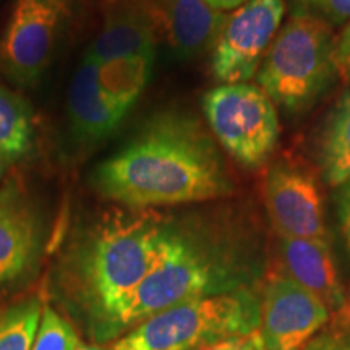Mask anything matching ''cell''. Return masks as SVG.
I'll use <instances>...</instances> for the list:
<instances>
[{"label": "cell", "mask_w": 350, "mask_h": 350, "mask_svg": "<svg viewBox=\"0 0 350 350\" xmlns=\"http://www.w3.org/2000/svg\"><path fill=\"white\" fill-rule=\"evenodd\" d=\"M91 185L129 209L200 203L234 191L211 133L188 112L152 116L124 146L96 165Z\"/></svg>", "instance_id": "cell-1"}, {"label": "cell", "mask_w": 350, "mask_h": 350, "mask_svg": "<svg viewBox=\"0 0 350 350\" xmlns=\"http://www.w3.org/2000/svg\"><path fill=\"white\" fill-rule=\"evenodd\" d=\"M169 221L151 209L104 214L75 239L60 279L107 325L156 265Z\"/></svg>", "instance_id": "cell-2"}, {"label": "cell", "mask_w": 350, "mask_h": 350, "mask_svg": "<svg viewBox=\"0 0 350 350\" xmlns=\"http://www.w3.org/2000/svg\"><path fill=\"white\" fill-rule=\"evenodd\" d=\"M232 282V269L211 243L169 222L156 265L113 313L109 325L137 326L170 306L222 294Z\"/></svg>", "instance_id": "cell-3"}, {"label": "cell", "mask_w": 350, "mask_h": 350, "mask_svg": "<svg viewBox=\"0 0 350 350\" xmlns=\"http://www.w3.org/2000/svg\"><path fill=\"white\" fill-rule=\"evenodd\" d=\"M336 38L321 16L299 13L271 44L256 80L273 103L291 112L308 109L336 72Z\"/></svg>", "instance_id": "cell-4"}, {"label": "cell", "mask_w": 350, "mask_h": 350, "mask_svg": "<svg viewBox=\"0 0 350 350\" xmlns=\"http://www.w3.org/2000/svg\"><path fill=\"white\" fill-rule=\"evenodd\" d=\"M258 314L260 300L247 291L198 297L144 319L111 350H196L214 340L250 334Z\"/></svg>", "instance_id": "cell-5"}, {"label": "cell", "mask_w": 350, "mask_h": 350, "mask_svg": "<svg viewBox=\"0 0 350 350\" xmlns=\"http://www.w3.org/2000/svg\"><path fill=\"white\" fill-rule=\"evenodd\" d=\"M203 112L219 144L243 167H260L275 150L278 112L261 88L248 83L213 88L203 98Z\"/></svg>", "instance_id": "cell-6"}, {"label": "cell", "mask_w": 350, "mask_h": 350, "mask_svg": "<svg viewBox=\"0 0 350 350\" xmlns=\"http://www.w3.org/2000/svg\"><path fill=\"white\" fill-rule=\"evenodd\" d=\"M75 0H13L0 31V73L29 90L54 60Z\"/></svg>", "instance_id": "cell-7"}, {"label": "cell", "mask_w": 350, "mask_h": 350, "mask_svg": "<svg viewBox=\"0 0 350 350\" xmlns=\"http://www.w3.org/2000/svg\"><path fill=\"white\" fill-rule=\"evenodd\" d=\"M284 13V0H247L226 15L213 46L214 78L224 85L250 80L278 36Z\"/></svg>", "instance_id": "cell-8"}, {"label": "cell", "mask_w": 350, "mask_h": 350, "mask_svg": "<svg viewBox=\"0 0 350 350\" xmlns=\"http://www.w3.org/2000/svg\"><path fill=\"white\" fill-rule=\"evenodd\" d=\"M258 300L260 314L252 332L256 350H301L331 318L318 297L279 271L266 279Z\"/></svg>", "instance_id": "cell-9"}, {"label": "cell", "mask_w": 350, "mask_h": 350, "mask_svg": "<svg viewBox=\"0 0 350 350\" xmlns=\"http://www.w3.org/2000/svg\"><path fill=\"white\" fill-rule=\"evenodd\" d=\"M265 200L278 235L331 243L321 190L317 177L305 165L286 159L271 165Z\"/></svg>", "instance_id": "cell-10"}, {"label": "cell", "mask_w": 350, "mask_h": 350, "mask_svg": "<svg viewBox=\"0 0 350 350\" xmlns=\"http://www.w3.org/2000/svg\"><path fill=\"white\" fill-rule=\"evenodd\" d=\"M44 237L38 203L20 178L0 185V287L23 281L36 268Z\"/></svg>", "instance_id": "cell-11"}, {"label": "cell", "mask_w": 350, "mask_h": 350, "mask_svg": "<svg viewBox=\"0 0 350 350\" xmlns=\"http://www.w3.org/2000/svg\"><path fill=\"white\" fill-rule=\"evenodd\" d=\"M126 113V109L104 93L98 64L85 52L67 93V117L73 138L86 146L103 143L119 129Z\"/></svg>", "instance_id": "cell-12"}, {"label": "cell", "mask_w": 350, "mask_h": 350, "mask_svg": "<svg viewBox=\"0 0 350 350\" xmlns=\"http://www.w3.org/2000/svg\"><path fill=\"white\" fill-rule=\"evenodd\" d=\"M157 25L151 2L116 0L86 54L96 64L154 54Z\"/></svg>", "instance_id": "cell-13"}, {"label": "cell", "mask_w": 350, "mask_h": 350, "mask_svg": "<svg viewBox=\"0 0 350 350\" xmlns=\"http://www.w3.org/2000/svg\"><path fill=\"white\" fill-rule=\"evenodd\" d=\"M279 273L318 297L329 313H340L345 308L347 301L331 243L279 235Z\"/></svg>", "instance_id": "cell-14"}, {"label": "cell", "mask_w": 350, "mask_h": 350, "mask_svg": "<svg viewBox=\"0 0 350 350\" xmlns=\"http://www.w3.org/2000/svg\"><path fill=\"white\" fill-rule=\"evenodd\" d=\"M157 29L180 59H191L213 49L226 13L206 0H156L151 2Z\"/></svg>", "instance_id": "cell-15"}, {"label": "cell", "mask_w": 350, "mask_h": 350, "mask_svg": "<svg viewBox=\"0 0 350 350\" xmlns=\"http://www.w3.org/2000/svg\"><path fill=\"white\" fill-rule=\"evenodd\" d=\"M34 146L33 109L0 83V159L8 165L25 159Z\"/></svg>", "instance_id": "cell-16"}, {"label": "cell", "mask_w": 350, "mask_h": 350, "mask_svg": "<svg viewBox=\"0 0 350 350\" xmlns=\"http://www.w3.org/2000/svg\"><path fill=\"white\" fill-rule=\"evenodd\" d=\"M319 167L329 187L350 178V93L339 100L327 120L319 146Z\"/></svg>", "instance_id": "cell-17"}, {"label": "cell", "mask_w": 350, "mask_h": 350, "mask_svg": "<svg viewBox=\"0 0 350 350\" xmlns=\"http://www.w3.org/2000/svg\"><path fill=\"white\" fill-rule=\"evenodd\" d=\"M154 54L126 57L98 65L103 91L120 107L130 111L150 81Z\"/></svg>", "instance_id": "cell-18"}, {"label": "cell", "mask_w": 350, "mask_h": 350, "mask_svg": "<svg viewBox=\"0 0 350 350\" xmlns=\"http://www.w3.org/2000/svg\"><path fill=\"white\" fill-rule=\"evenodd\" d=\"M38 297L21 300L0 314V350H31L42 317Z\"/></svg>", "instance_id": "cell-19"}, {"label": "cell", "mask_w": 350, "mask_h": 350, "mask_svg": "<svg viewBox=\"0 0 350 350\" xmlns=\"http://www.w3.org/2000/svg\"><path fill=\"white\" fill-rule=\"evenodd\" d=\"M81 344L75 327L54 308L44 306L31 350H77Z\"/></svg>", "instance_id": "cell-20"}, {"label": "cell", "mask_w": 350, "mask_h": 350, "mask_svg": "<svg viewBox=\"0 0 350 350\" xmlns=\"http://www.w3.org/2000/svg\"><path fill=\"white\" fill-rule=\"evenodd\" d=\"M339 319V325L319 331L301 350H350V323Z\"/></svg>", "instance_id": "cell-21"}, {"label": "cell", "mask_w": 350, "mask_h": 350, "mask_svg": "<svg viewBox=\"0 0 350 350\" xmlns=\"http://www.w3.org/2000/svg\"><path fill=\"white\" fill-rule=\"evenodd\" d=\"M313 8L329 25H340L350 20V0H301Z\"/></svg>", "instance_id": "cell-22"}, {"label": "cell", "mask_w": 350, "mask_h": 350, "mask_svg": "<svg viewBox=\"0 0 350 350\" xmlns=\"http://www.w3.org/2000/svg\"><path fill=\"white\" fill-rule=\"evenodd\" d=\"M336 72L350 83V23L345 26L339 39H336Z\"/></svg>", "instance_id": "cell-23"}, {"label": "cell", "mask_w": 350, "mask_h": 350, "mask_svg": "<svg viewBox=\"0 0 350 350\" xmlns=\"http://www.w3.org/2000/svg\"><path fill=\"white\" fill-rule=\"evenodd\" d=\"M338 211L340 229H342L345 245H347V250L350 253V178L339 187Z\"/></svg>", "instance_id": "cell-24"}, {"label": "cell", "mask_w": 350, "mask_h": 350, "mask_svg": "<svg viewBox=\"0 0 350 350\" xmlns=\"http://www.w3.org/2000/svg\"><path fill=\"white\" fill-rule=\"evenodd\" d=\"M196 350H256V347L250 332V334L232 336V338L214 340V342L201 345Z\"/></svg>", "instance_id": "cell-25"}, {"label": "cell", "mask_w": 350, "mask_h": 350, "mask_svg": "<svg viewBox=\"0 0 350 350\" xmlns=\"http://www.w3.org/2000/svg\"><path fill=\"white\" fill-rule=\"evenodd\" d=\"M206 2L214 8H217V10L227 12V10H235V8L243 5L247 0H206Z\"/></svg>", "instance_id": "cell-26"}, {"label": "cell", "mask_w": 350, "mask_h": 350, "mask_svg": "<svg viewBox=\"0 0 350 350\" xmlns=\"http://www.w3.org/2000/svg\"><path fill=\"white\" fill-rule=\"evenodd\" d=\"M339 318H342V319H345V321L350 323V300H349V304L345 305V308L342 310V312L339 313Z\"/></svg>", "instance_id": "cell-27"}, {"label": "cell", "mask_w": 350, "mask_h": 350, "mask_svg": "<svg viewBox=\"0 0 350 350\" xmlns=\"http://www.w3.org/2000/svg\"><path fill=\"white\" fill-rule=\"evenodd\" d=\"M7 170H8V164H7V163H3V161L0 159V182H2V178L5 177Z\"/></svg>", "instance_id": "cell-28"}, {"label": "cell", "mask_w": 350, "mask_h": 350, "mask_svg": "<svg viewBox=\"0 0 350 350\" xmlns=\"http://www.w3.org/2000/svg\"><path fill=\"white\" fill-rule=\"evenodd\" d=\"M77 350H107V349L98 347V345H85V344H81L80 347H78Z\"/></svg>", "instance_id": "cell-29"}]
</instances>
